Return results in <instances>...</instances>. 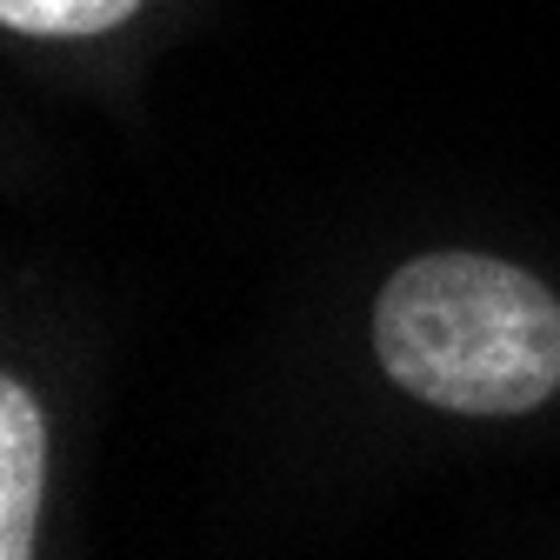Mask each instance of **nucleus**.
<instances>
[{"instance_id": "obj_1", "label": "nucleus", "mask_w": 560, "mask_h": 560, "mask_svg": "<svg viewBox=\"0 0 560 560\" xmlns=\"http://www.w3.org/2000/svg\"><path fill=\"white\" fill-rule=\"evenodd\" d=\"M374 354L428 407L527 413L560 387V301L514 260L420 254L374 301Z\"/></svg>"}, {"instance_id": "obj_2", "label": "nucleus", "mask_w": 560, "mask_h": 560, "mask_svg": "<svg viewBox=\"0 0 560 560\" xmlns=\"http://www.w3.org/2000/svg\"><path fill=\"white\" fill-rule=\"evenodd\" d=\"M40 480H47V420L40 400L21 381H8L0 387V560H34Z\"/></svg>"}, {"instance_id": "obj_3", "label": "nucleus", "mask_w": 560, "mask_h": 560, "mask_svg": "<svg viewBox=\"0 0 560 560\" xmlns=\"http://www.w3.org/2000/svg\"><path fill=\"white\" fill-rule=\"evenodd\" d=\"M140 0H0V21L14 34H107Z\"/></svg>"}]
</instances>
